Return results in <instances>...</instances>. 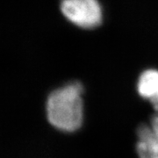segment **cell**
Masks as SVG:
<instances>
[{"label": "cell", "mask_w": 158, "mask_h": 158, "mask_svg": "<svg viewBox=\"0 0 158 158\" xmlns=\"http://www.w3.org/2000/svg\"><path fill=\"white\" fill-rule=\"evenodd\" d=\"M60 7L70 22L83 28H92L101 23L102 10L98 0H62Z\"/></svg>", "instance_id": "obj_2"}, {"label": "cell", "mask_w": 158, "mask_h": 158, "mask_svg": "<svg viewBox=\"0 0 158 158\" xmlns=\"http://www.w3.org/2000/svg\"><path fill=\"white\" fill-rule=\"evenodd\" d=\"M150 127L154 131V133L158 135V115L153 116L150 122Z\"/></svg>", "instance_id": "obj_5"}, {"label": "cell", "mask_w": 158, "mask_h": 158, "mask_svg": "<svg viewBox=\"0 0 158 158\" xmlns=\"http://www.w3.org/2000/svg\"><path fill=\"white\" fill-rule=\"evenodd\" d=\"M83 86L78 82L51 92L47 101V116L56 128L73 132L83 122Z\"/></svg>", "instance_id": "obj_1"}, {"label": "cell", "mask_w": 158, "mask_h": 158, "mask_svg": "<svg viewBox=\"0 0 158 158\" xmlns=\"http://www.w3.org/2000/svg\"><path fill=\"white\" fill-rule=\"evenodd\" d=\"M136 150L139 158H158V135L150 126L141 125L137 129Z\"/></svg>", "instance_id": "obj_3"}, {"label": "cell", "mask_w": 158, "mask_h": 158, "mask_svg": "<svg viewBox=\"0 0 158 158\" xmlns=\"http://www.w3.org/2000/svg\"><path fill=\"white\" fill-rule=\"evenodd\" d=\"M137 90L142 98L148 99L158 112V70L148 69L140 76Z\"/></svg>", "instance_id": "obj_4"}]
</instances>
